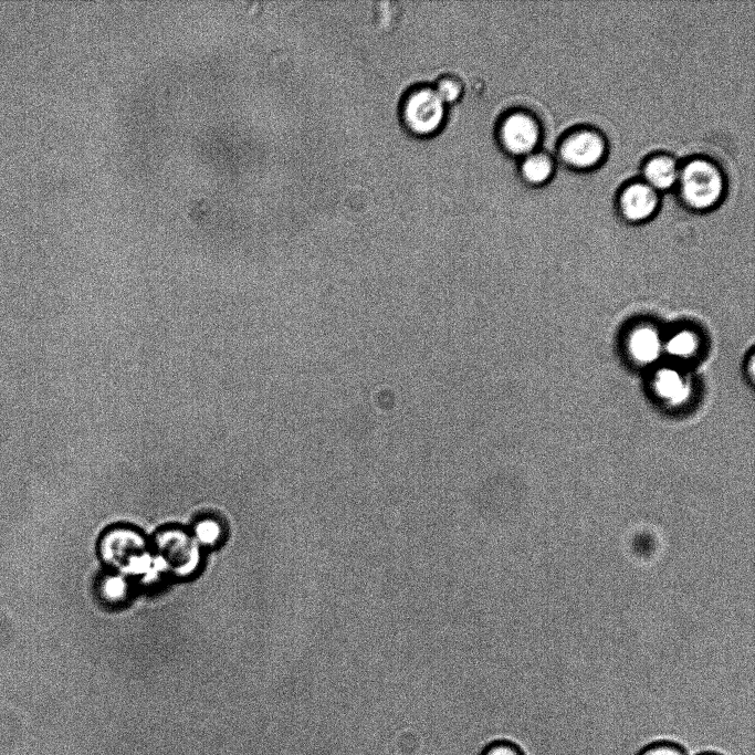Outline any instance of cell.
I'll list each match as a JSON object with an SVG mask.
<instances>
[{"mask_svg": "<svg viewBox=\"0 0 755 755\" xmlns=\"http://www.w3.org/2000/svg\"><path fill=\"white\" fill-rule=\"evenodd\" d=\"M681 187L685 200L696 207L712 206L720 197L722 179L719 171L706 161L690 162L681 175Z\"/></svg>", "mask_w": 755, "mask_h": 755, "instance_id": "obj_1", "label": "cell"}, {"mask_svg": "<svg viewBox=\"0 0 755 755\" xmlns=\"http://www.w3.org/2000/svg\"><path fill=\"white\" fill-rule=\"evenodd\" d=\"M408 126L418 134L436 130L444 115L443 101L436 91L423 88L413 93L403 109Z\"/></svg>", "mask_w": 755, "mask_h": 755, "instance_id": "obj_2", "label": "cell"}, {"mask_svg": "<svg viewBox=\"0 0 755 755\" xmlns=\"http://www.w3.org/2000/svg\"><path fill=\"white\" fill-rule=\"evenodd\" d=\"M501 136L505 147L515 154H525L532 150L538 139V129L535 122L523 114H514L505 119Z\"/></svg>", "mask_w": 755, "mask_h": 755, "instance_id": "obj_3", "label": "cell"}, {"mask_svg": "<svg viewBox=\"0 0 755 755\" xmlns=\"http://www.w3.org/2000/svg\"><path fill=\"white\" fill-rule=\"evenodd\" d=\"M604 154L601 138L591 132H581L569 137L562 146L564 159L576 167L595 165Z\"/></svg>", "mask_w": 755, "mask_h": 755, "instance_id": "obj_4", "label": "cell"}, {"mask_svg": "<svg viewBox=\"0 0 755 755\" xmlns=\"http://www.w3.org/2000/svg\"><path fill=\"white\" fill-rule=\"evenodd\" d=\"M658 200L653 189L647 185H633L626 189L621 198V208L625 216L633 221H639L652 214Z\"/></svg>", "mask_w": 755, "mask_h": 755, "instance_id": "obj_5", "label": "cell"}, {"mask_svg": "<svg viewBox=\"0 0 755 755\" xmlns=\"http://www.w3.org/2000/svg\"><path fill=\"white\" fill-rule=\"evenodd\" d=\"M657 394L673 405H678L688 399L690 385L684 377L672 368L660 369L653 381Z\"/></svg>", "mask_w": 755, "mask_h": 755, "instance_id": "obj_6", "label": "cell"}, {"mask_svg": "<svg viewBox=\"0 0 755 755\" xmlns=\"http://www.w3.org/2000/svg\"><path fill=\"white\" fill-rule=\"evenodd\" d=\"M629 349L637 361L650 364L660 355L661 340L653 328L640 327L630 336Z\"/></svg>", "mask_w": 755, "mask_h": 755, "instance_id": "obj_7", "label": "cell"}, {"mask_svg": "<svg viewBox=\"0 0 755 755\" xmlns=\"http://www.w3.org/2000/svg\"><path fill=\"white\" fill-rule=\"evenodd\" d=\"M646 177L652 187L667 189L678 177L677 166L670 158H656L647 165Z\"/></svg>", "mask_w": 755, "mask_h": 755, "instance_id": "obj_8", "label": "cell"}, {"mask_svg": "<svg viewBox=\"0 0 755 755\" xmlns=\"http://www.w3.org/2000/svg\"><path fill=\"white\" fill-rule=\"evenodd\" d=\"M667 352L679 358H686L698 349V338L689 331H681L668 339Z\"/></svg>", "mask_w": 755, "mask_h": 755, "instance_id": "obj_9", "label": "cell"}, {"mask_svg": "<svg viewBox=\"0 0 755 755\" xmlns=\"http://www.w3.org/2000/svg\"><path fill=\"white\" fill-rule=\"evenodd\" d=\"M552 172V164L547 157L543 155H533L528 157L523 165V174L525 178L532 182H542L548 178Z\"/></svg>", "mask_w": 755, "mask_h": 755, "instance_id": "obj_10", "label": "cell"}, {"mask_svg": "<svg viewBox=\"0 0 755 755\" xmlns=\"http://www.w3.org/2000/svg\"><path fill=\"white\" fill-rule=\"evenodd\" d=\"M479 755H525L513 742L497 740L486 744Z\"/></svg>", "mask_w": 755, "mask_h": 755, "instance_id": "obj_11", "label": "cell"}, {"mask_svg": "<svg viewBox=\"0 0 755 755\" xmlns=\"http://www.w3.org/2000/svg\"><path fill=\"white\" fill-rule=\"evenodd\" d=\"M638 755H688V753L675 743L657 742L646 746Z\"/></svg>", "mask_w": 755, "mask_h": 755, "instance_id": "obj_12", "label": "cell"}, {"mask_svg": "<svg viewBox=\"0 0 755 755\" xmlns=\"http://www.w3.org/2000/svg\"><path fill=\"white\" fill-rule=\"evenodd\" d=\"M436 93L443 102H451L459 96L460 87L455 82L451 80H443L438 85V90L436 91Z\"/></svg>", "mask_w": 755, "mask_h": 755, "instance_id": "obj_13", "label": "cell"}, {"mask_svg": "<svg viewBox=\"0 0 755 755\" xmlns=\"http://www.w3.org/2000/svg\"><path fill=\"white\" fill-rule=\"evenodd\" d=\"M698 755H720V754L714 753V752H704V753H700Z\"/></svg>", "mask_w": 755, "mask_h": 755, "instance_id": "obj_14", "label": "cell"}, {"mask_svg": "<svg viewBox=\"0 0 755 755\" xmlns=\"http://www.w3.org/2000/svg\"><path fill=\"white\" fill-rule=\"evenodd\" d=\"M408 716H418V715H408ZM419 717H424V716H419ZM424 719H429V717H424ZM430 720H432V719H430ZM434 721H437V720H434Z\"/></svg>", "mask_w": 755, "mask_h": 755, "instance_id": "obj_15", "label": "cell"}]
</instances>
